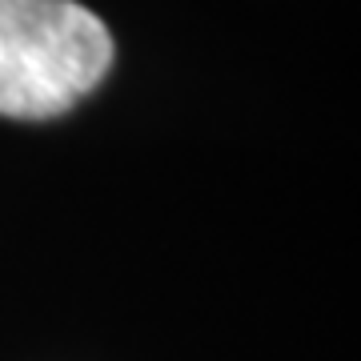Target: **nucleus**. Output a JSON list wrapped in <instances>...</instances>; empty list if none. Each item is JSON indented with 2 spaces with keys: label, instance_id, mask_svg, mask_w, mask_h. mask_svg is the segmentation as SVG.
<instances>
[{
  "label": "nucleus",
  "instance_id": "nucleus-1",
  "mask_svg": "<svg viewBox=\"0 0 361 361\" xmlns=\"http://www.w3.org/2000/svg\"><path fill=\"white\" fill-rule=\"evenodd\" d=\"M113 65V37L77 0H0V116L44 121L89 97Z\"/></svg>",
  "mask_w": 361,
  "mask_h": 361
}]
</instances>
